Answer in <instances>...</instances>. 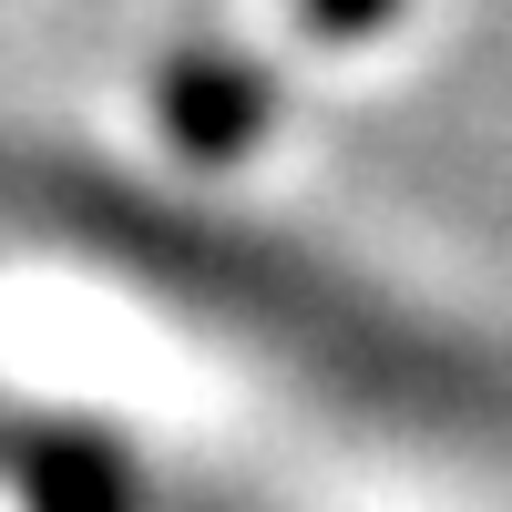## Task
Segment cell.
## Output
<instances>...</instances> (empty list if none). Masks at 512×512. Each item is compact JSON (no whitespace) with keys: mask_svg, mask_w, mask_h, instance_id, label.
I'll use <instances>...</instances> for the list:
<instances>
[{"mask_svg":"<svg viewBox=\"0 0 512 512\" xmlns=\"http://www.w3.org/2000/svg\"><path fill=\"white\" fill-rule=\"evenodd\" d=\"M379 11H390V0H318V21H328V31H369Z\"/></svg>","mask_w":512,"mask_h":512,"instance_id":"cell-2","label":"cell"},{"mask_svg":"<svg viewBox=\"0 0 512 512\" xmlns=\"http://www.w3.org/2000/svg\"><path fill=\"white\" fill-rule=\"evenodd\" d=\"M185 134H195V144H236V134H246V93H236V82H226V93H216V82H195V93H185Z\"/></svg>","mask_w":512,"mask_h":512,"instance_id":"cell-1","label":"cell"}]
</instances>
